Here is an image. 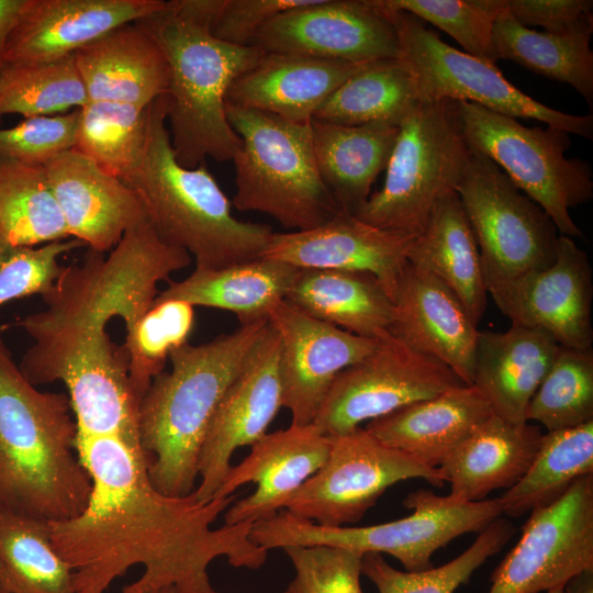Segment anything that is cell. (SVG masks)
<instances>
[{
	"label": "cell",
	"mask_w": 593,
	"mask_h": 593,
	"mask_svg": "<svg viewBox=\"0 0 593 593\" xmlns=\"http://www.w3.org/2000/svg\"><path fill=\"white\" fill-rule=\"evenodd\" d=\"M79 459L91 479L85 510L48 523L56 552L72 570L75 593H104L135 564L138 580L120 593H220L209 566L225 558L234 568L258 570L268 551L249 537L253 523L212 525L238 497L201 502L192 492L171 496L150 482L142 448L119 436L77 437Z\"/></svg>",
	"instance_id": "6da1fadb"
},
{
	"label": "cell",
	"mask_w": 593,
	"mask_h": 593,
	"mask_svg": "<svg viewBox=\"0 0 593 593\" xmlns=\"http://www.w3.org/2000/svg\"><path fill=\"white\" fill-rule=\"evenodd\" d=\"M104 254L89 249L81 262L64 266L42 296L46 307L15 323L34 340L19 368L35 387H67L77 437L114 435L138 446L139 400L128 356L111 342L107 325L121 317L131 332L158 295V283L188 267L191 256L165 243L148 217Z\"/></svg>",
	"instance_id": "7a4b0ae2"
},
{
	"label": "cell",
	"mask_w": 593,
	"mask_h": 593,
	"mask_svg": "<svg viewBox=\"0 0 593 593\" xmlns=\"http://www.w3.org/2000/svg\"><path fill=\"white\" fill-rule=\"evenodd\" d=\"M217 0L165 1L136 21L157 42L167 61V124L178 163L194 168L206 158L232 160L242 139L226 118L232 82L253 67L262 51L215 37L211 22Z\"/></svg>",
	"instance_id": "3957f363"
},
{
	"label": "cell",
	"mask_w": 593,
	"mask_h": 593,
	"mask_svg": "<svg viewBox=\"0 0 593 593\" xmlns=\"http://www.w3.org/2000/svg\"><path fill=\"white\" fill-rule=\"evenodd\" d=\"M67 394L40 391L0 336V508L64 522L87 506L91 479Z\"/></svg>",
	"instance_id": "277c9868"
},
{
	"label": "cell",
	"mask_w": 593,
	"mask_h": 593,
	"mask_svg": "<svg viewBox=\"0 0 593 593\" xmlns=\"http://www.w3.org/2000/svg\"><path fill=\"white\" fill-rule=\"evenodd\" d=\"M268 318L240 324L202 345L189 343L169 356L170 371L155 377L138 405V438L152 484L161 493L195 491L198 462L213 414Z\"/></svg>",
	"instance_id": "5b68a950"
},
{
	"label": "cell",
	"mask_w": 593,
	"mask_h": 593,
	"mask_svg": "<svg viewBox=\"0 0 593 593\" xmlns=\"http://www.w3.org/2000/svg\"><path fill=\"white\" fill-rule=\"evenodd\" d=\"M165 94L146 110L141 159L122 179L139 197L158 236L186 250L198 269H222L261 257L272 231L243 222L205 163L188 168L178 163L167 127Z\"/></svg>",
	"instance_id": "8992f818"
},
{
	"label": "cell",
	"mask_w": 593,
	"mask_h": 593,
	"mask_svg": "<svg viewBox=\"0 0 593 593\" xmlns=\"http://www.w3.org/2000/svg\"><path fill=\"white\" fill-rule=\"evenodd\" d=\"M226 118L242 139L233 157L238 211L270 215L283 227L304 231L340 212L316 165L311 123L226 102Z\"/></svg>",
	"instance_id": "52a82bcc"
},
{
	"label": "cell",
	"mask_w": 593,
	"mask_h": 593,
	"mask_svg": "<svg viewBox=\"0 0 593 593\" xmlns=\"http://www.w3.org/2000/svg\"><path fill=\"white\" fill-rule=\"evenodd\" d=\"M406 517L370 526L326 527L283 510L253 524L250 539L267 551L288 546H331L360 555L388 553L406 571L433 566L432 557L452 539L480 533L503 516L500 497L458 502L426 489L406 495Z\"/></svg>",
	"instance_id": "ba28073f"
},
{
	"label": "cell",
	"mask_w": 593,
	"mask_h": 593,
	"mask_svg": "<svg viewBox=\"0 0 593 593\" xmlns=\"http://www.w3.org/2000/svg\"><path fill=\"white\" fill-rule=\"evenodd\" d=\"M382 188L355 214L381 230L417 236L436 202L455 191L470 156L459 102H419L399 123Z\"/></svg>",
	"instance_id": "9c48e42d"
},
{
	"label": "cell",
	"mask_w": 593,
	"mask_h": 593,
	"mask_svg": "<svg viewBox=\"0 0 593 593\" xmlns=\"http://www.w3.org/2000/svg\"><path fill=\"white\" fill-rule=\"evenodd\" d=\"M458 102L471 150L490 158L546 212L560 235L581 236L569 209L592 199L593 175L588 161L564 156L571 146L570 134L549 125L528 127L475 103Z\"/></svg>",
	"instance_id": "30bf717a"
},
{
	"label": "cell",
	"mask_w": 593,
	"mask_h": 593,
	"mask_svg": "<svg viewBox=\"0 0 593 593\" xmlns=\"http://www.w3.org/2000/svg\"><path fill=\"white\" fill-rule=\"evenodd\" d=\"M377 4L398 36V58L412 74L419 102H471L515 119H533L569 134L593 138V115H573L530 98L505 79L495 64L445 43L416 16Z\"/></svg>",
	"instance_id": "8fae6325"
},
{
	"label": "cell",
	"mask_w": 593,
	"mask_h": 593,
	"mask_svg": "<svg viewBox=\"0 0 593 593\" xmlns=\"http://www.w3.org/2000/svg\"><path fill=\"white\" fill-rule=\"evenodd\" d=\"M455 191L477 239L488 292L555 261V224L490 158L472 150Z\"/></svg>",
	"instance_id": "7c38bea8"
},
{
	"label": "cell",
	"mask_w": 593,
	"mask_h": 593,
	"mask_svg": "<svg viewBox=\"0 0 593 593\" xmlns=\"http://www.w3.org/2000/svg\"><path fill=\"white\" fill-rule=\"evenodd\" d=\"M324 465L284 503L291 514L326 527L358 523L391 485L422 478L434 486L446 480L372 436L366 428L331 436Z\"/></svg>",
	"instance_id": "4fadbf2b"
},
{
	"label": "cell",
	"mask_w": 593,
	"mask_h": 593,
	"mask_svg": "<svg viewBox=\"0 0 593 593\" xmlns=\"http://www.w3.org/2000/svg\"><path fill=\"white\" fill-rule=\"evenodd\" d=\"M460 384L446 365L388 332L369 355L337 374L312 424L327 436L346 434Z\"/></svg>",
	"instance_id": "5bb4252c"
},
{
	"label": "cell",
	"mask_w": 593,
	"mask_h": 593,
	"mask_svg": "<svg viewBox=\"0 0 593 593\" xmlns=\"http://www.w3.org/2000/svg\"><path fill=\"white\" fill-rule=\"evenodd\" d=\"M593 569V473L533 510L522 536L491 574L489 593H540Z\"/></svg>",
	"instance_id": "9a60e30c"
},
{
	"label": "cell",
	"mask_w": 593,
	"mask_h": 593,
	"mask_svg": "<svg viewBox=\"0 0 593 593\" xmlns=\"http://www.w3.org/2000/svg\"><path fill=\"white\" fill-rule=\"evenodd\" d=\"M250 45L358 64L399 56L396 32L376 0H312L276 15Z\"/></svg>",
	"instance_id": "2e32d148"
},
{
	"label": "cell",
	"mask_w": 593,
	"mask_h": 593,
	"mask_svg": "<svg viewBox=\"0 0 593 593\" xmlns=\"http://www.w3.org/2000/svg\"><path fill=\"white\" fill-rule=\"evenodd\" d=\"M280 339L269 324L221 399L208 427L198 462L201 502L214 499L227 474L233 452L251 446L282 407Z\"/></svg>",
	"instance_id": "e0dca14e"
},
{
	"label": "cell",
	"mask_w": 593,
	"mask_h": 593,
	"mask_svg": "<svg viewBox=\"0 0 593 593\" xmlns=\"http://www.w3.org/2000/svg\"><path fill=\"white\" fill-rule=\"evenodd\" d=\"M267 318L280 339L282 407L291 412V424H311L337 374L369 355L378 338L320 321L286 300Z\"/></svg>",
	"instance_id": "ac0fdd59"
},
{
	"label": "cell",
	"mask_w": 593,
	"mask_h": 593,
	"mask_svg": "<svg viewBox=\"0 0 593 593\" xmlns=\"http://www.w3.org/2000/svg\"><path fill=\"white\" fill-rule=\"evenodd\" d=\"M490 293L512 323L538 327L564 348L592 349V268L571 237L559 235L546 269L503 283Z\"/></svg>",
	"instance_id": "d6986e66"
},
{
	"label": "cell",
	"mask_w": 593,
	"mask_h": 593,
	"mask_svg": "<svg viewBox=\"0 0 593 593\" xmlns=\"http://www.w3.org/2000/svg\"><path fill=\"white\" fill-rule=\"evenodd\" d=\"M414 237L378 228L340 212L313 228L272 233L261 257L296 269L369 272L393 302Z\"/></svg>",
	"instance_id": "ffe728a7"
},
{
	"label": "cell",
	"mask_w": 593,
	"mask_h": 593,
	"mask_svg": "<svg viewBox=\"0 0 593 593\" xmlns=\"http://www.w3.org/2000/svg\"><path fill=\"white\" fill-rule=\"evenodd\" d=\"M331 441V436L312 423L291 424L264 435L242 462L230 468L214 496H230L245 483L257 485L254 493L226 510L225 524H254L283 508L287 500L324 465Z\"/></svg>",
	"instance_id": "44dd1931"
},
{
	"label": "cell",
	"mask_w": 593,
	"mask_h": 593,
	"mask_svg": "<svg viewBox=\"0 0 593 593\" xmlns=\"http://www.w3.org/2000/svg\"><path fill=\"white\" fill-rule=\"evenodd\" d=\"M163 0H26L7 47L5 65L56 61L112 30L163 8Z\"/></svg>",
	"instance_id": "7402d4cb"
},
{
	"label": "cell",
	"mask_w": 593,
	"mask_h": 593,
	"mask_svg": "<svg viewBox=\"0 0 593 593\" xmlns=\"http://www.w3.org/2000/svg\"><path fill=\"white\" fill-rule=\"evenodd\" d=\"M43 167L69 236L91 250H111L147 217L132 188L75 148Z\"/></svg>",
	"instance_id": "603a6c76"
},
{
	"label": "cell",
	"mask_w": 593,
	"mask_h": 593,
	"mask_svg": "<svg viewBox=\"0 0 593 593\" xmlns=\"http://www.w3.org/2000/svg\"><path fill=\"white\" fill-rule=\"evenodd\" d=\"M389 333L439 360L465 384L472 385L477 325L443 281L409 261L393 298Z\"/></svg>",
	"instance_id": "cb8c5ba5"
},
{
	"label": "cell",
	"mask_w": 593,
	"mask_h": 593,
	"mask_svg": "<svg viewBox=\"0 0 593 593\" xmlns=\"http://www.w3.org/2000/svg\"><path fill=\"white\" fill-rule=\"evenodd\" d=\"M368 64L264 52L232 82L226 102L294 123H311L326 99Z\"/></svg>",
	"instance_id": "d4e9b609"
},
{
	"label": "cell",
	"mask_w": 593,
	"mask_h": 593,
	"mask_svg": "<svg viewBox=\"0 0 593 593\" xmlns=\"http://www.w3.org/2000/svg\"><path fill=\"white\" fill-rule=\"evenodd\" d=\"M493 415L474 385L460 384L372 419L366 429L421 465L438 468Z\"/></svg>",
	"instance_id": "484cf974"
},
{
	"label": "cell",
	"mask_w": 593,
	"mask_h": 593,
	"mask_svg": "<svg viewBox=\"0 0 593 593\" xmlns=\"http://www.w3.org/2000/svg\"><path fill=\"white\" fill-rule=\"evenodd\" d=\"M72 57L88 101L146 109L167 93L169 71L164 53L136 22L112 30Z\"/></svg>",
	"instance_id": "4316f807"
},
{
	"label": "cell",
	"mask_w": 593,
	"mask_h": 593,
	"mask_svg": "<svg viewBox=\"0 0 593 593\" xmlns=\"http://www.w3.org/2000/svg\"><path fill=\"white\" fill-rule=\"evenodd\" d=\"M561 346L538 327L512 323L502 333L479 332L473 382L495 415L527 423V405Z\"/></svg>",
	"instance_id": "83f0119b"
},
{
	"label": "cell",
	"mask_w": 593,
	"mask_h": 593,
	"mask_svg": "<svg viewBox=\"0 0 593 593\" xmlns=\"http://www.w3.org/2000/svg\"><path fill=\"white\" fill-rule=\"evenodd\" d=\"M542 433L527 423L493 415L438 467L450 483L451 499L477 502L497 489H511L532 465Z\"/></svg>",
	"instance_id": "f1b7e54d"
},
{
	"label": "cell",
	"mask_w": 593,
	"mask_h": 593,
	"mask_svg": "<svg viewBox=\"0 0 593 593\" xmlns=\"http://www.w3.org/2000/svg\"><path fill=\"white\" fill-rule=\"evenodd\" d=\"M399 130L392 121L356 126L311 121L318 172L343 212L355 215L367 202L388 166Z\"/></svg>",
	"instance_id": "f546056e"
},
{
	"label": "cell",
	"mask_w": 593,
	"mask_h": 593,
	"mask_svg": "<svg viewBox=\"0 0 593 593\" xmlns=\"http://www.w3.org/2000/svg\"><path fill=\"white\" fill-rule=\"evenodd\" d=\"M407 261L443 281L478 325L488 291L477 239L456 191L436 202L424 230L412 242Z\"/></svg>",
	"instance_id": "4dcf8cb0"
},
{
	"label": "cell",
	"mask_w": 593,
	"mask_h": 593,
	"mask_svg": "<svg viewBox=\"0 0 593 593\" xmlns=\"http://www.w3.org/2000/svg\"><path fill=\"white\" fill-rule=\"evenodd\" d=\"M284 300L362 337L380 338L392 322V300L379 280L365 271L298 269Z\"/></svg>",
	"instance_id": "1f68e13d"
},
{
	"label": "cell",
	"mask_w": 593,
	"mask_h": 593,
	"mask_svg": "<svg viewBox=\"0 0 593 593\" xmlns=\"http://www.w3.org/2000/svg\"><path fill=\"white\" fill-rule=\"evenodd\" d=\"M298 269L259 257L222 269H198L181 281H169L156 300H181L193 306L226 310L240 324L267 318L284 300Z\"/></svg>",
	"instance_id": "d6a6232c"
},
{
	"label": "cell",
	"mask_w": 593,
	"mask_h": 593,
	"mask_svg": "<svg viewBox=\"0 0 593 593\" xmlns=\"http://www.w3.org/2000/svg\"><path fill=\"white\" fill-rule=\"evenodd\" d=\"M592 33L593 16L569 32L550 33L526 27L503 10L493 26L494 57L571 86L592 107Z\"/></svg>",
	"instance_id": "836d02e7"
},
{
	"label": "cell",
	"mask_w": 593,
	"mask_h": 593,
	"mask_svg": "<svg viewBox=\"0 0 593 593\" xmlns=\"http://www.w3.org/2000/svg\"><path fill=\"white\" fill-rule=\"evenodd\" d=\"M593 473V421L542 434L526 473L502 496L503 515L518 517L559 500L580 478Z\"/></svg>",
	"instance_id": "e575fe53"
},
{
	"label": "cell",
	"mask_w": 593,
	"mask_h": 593,
	"mask_svg": "<svg viewBox=\"0 0 593 593\" xmlns=\"http://www.w3.org/2000/svg\"><path fill=\"white\" fill-rule=\"evenodd\" d=\"M412 74L399 58L369 63L337 88L313 120L356 126L400 121L418 104Z\"/></svg>",
	"instance_id": "d590c367"
},
{
	"label": "cell",
	"mask_w": 593,
	"mask_h": 593,
	"mask_svg": "<svg viewBox=\"0 0 593 593\" xmlns=\"http://www.w3.org/2000/svg\"><path fill=\"white\" fill-rule=\"evenodd\" d=\"M69 237L44 167L0 157V239L37 246Z\"/></svg>",
	"instance_id": "8d00e7d4"
},
{
	"label": "cell",
	"mask_w": 593,
	"mask_h": 593,
	"mask_svg": "<svg viewBox=\"0 0 593 593\" xmlns=\"http://www.w3.org/2000/svg\"><path fill=\"white\" fill-rule=\"evenodd\" d=\"M0 564L9 593H75L72 570L54 549L47 522L0 508Z\"/></svg>",
	"instance_id": "74e56055"
},
{
	"label": "cell",
	"mask_w": 593,
	"mask_h": 593,
	"mask_svg": "<svg viewBox=\"0 0 593 593\" xmlns=\"http://www.w3.org/2000/svg\"><path fill=\"white\" fill-rule=\"evenodd\" d=\"M515 533L514 525L499 517L480 532L473 544L451 561L423 571H400L381 553L362 556L361 573L379 593H455L492 556L496 555Z\"/></svg>",
	"instance_id": "f35d334b"
},
{
	"label": "cell",
	"mask_w": 593,
	"mask_h": 593,
	"mask_svg": "<svg viewBox=\"0 0 593 593\" xmlns=\"http://www.w3.org/2000/svg\"><path fill=\"white\" fill-rule=\"evenodd\" d=\"M87 101L72 56L43 64L4 65L0 69V124L8 114L24 119L63 114Z\"/></svg>",
	"instance_id": "ab89813d"
},
{
	"label": "cell",
	"mask_w": 593,
	"mask_h": 593,
	"mask_svg": "<svg viewBox=\"0 0 593 593\" xmlns=\"http://www.w3.org/2000/svg\"><path fill=\"white\" fill-rule=\"evenodd\" d=\"M146 109L87 101L79 108L75 149L124 179L137 166L145 141Z\"/></svg>",
	"instance_id": "60d3db41"
},
{
	"label": "cell",
	"mask_w": 593,
	"mask_h": 593,
	"mask_svg": "<svg viewBox=\"0 0 593 593\" xmlns=\"http://www.w3.org/2000/svg\"><path fill=\"white\" fill-rule=\"evenodd\" d=\"M547 432L593 421V351L561 347L525 414Z\"/></svg>",
	"instance_id": "b9f144b4"
},
{
	"label": "cell",
	"mask_w": 593,
	"mask_h": 593,
	"mask_svg": "<svg viewBox=\"0 0 593 593\" xmlns=\"http://www.w3.org/2000/svg\"><path fill=\"white\" fill-rule=\"evenodd\" d=\"M193 325V305L181 300L155 299L126 333L123 347L128 356L131 384L139 401L153 379L164 371L170 354L188 343Z\"/></svg>",
	"instance_id": "7bdbcfd3"
},
{
	"label": "cell",
	"mask_w": 593,
	"mask_h": 593,
	"mask_svg": "<svg viewBox=\"0 0 593 593\" xmlns=\"http://www.w3.org/2000/svg\"><path fill=\"white\" fill-rule=\"evenodd\" d=\"M378 3L432 23L456 40L466 53L495 64L493 26L504 10L502 0H378Z\"/></svg>",
	"instance_id": "ee69618b"
},
{
	"label": "cell",
	"mask_w": 593,
	"mask_h": 593,
	"mask_svg": "<svg viewBox=\"0 0 593 593\" xmlns=\"http://www.w3.org/2000/svg\"><path fill=\"white\" fill-rule=\"evenodd\" d=\"M82 246L75 238L41 246H19L0 239V305L33 294H46L64 267L59 258Z\"/></svg>",
	"instance_id": "f6af8a7d"
},
{
	"label": "cell",
	"mask_w": 593,
	"mask_h": 593,
	"mask_svg": "<svg viewBox=\"0 0 593 593\" xmlns=\"http://www.w3.org/2000/svg\"><path fill=\"white\" fill-rule=\"evenodd\" d=\"M282 550L294 568V579L288 585L292 593H363L362 555L331 546H288Z\"/></svg>",
	"instance_id": "bcb514c9"
},
{
	"label": "cell",
	"mask_w": 593,
	"mask_h": 593,
	"mask_svg": "<svg viewBox=\"0 0 593 593\" xmlns=\"http://www.w3.org/2000/svg\"><path fill=\"white\" fill-rule=\"evenodd\" d=\"M79 109L63 114L23 119L0 127V157L31 165H45L75 147Z\"/></svg>",
	"instance_id": "7dc6e473"
},
{
	"label": "cell",
	"mask_w": 593,
	"mask_h": 593,
	"mask_svg": "<svg viewBox=\"0 0 593 593\" xmlns=\"http://www.w3.org/2000/svg\"><path fill=\"white\" fill-rule=\"evenodd\" d=\"M312 0H219L211 32L234 45H250L258 31L279 13Z\"/></svg>",
	"instance_id": "c3c4849f"
},
{
	"label": "cell",
	"mask_w": 593,
	"mask_h": 593,
	"mask_svg": "<svg viewBox=\"0 0 593 593\" xmlns=\"http://www.w3.org/2000/svg\"><path fill=\"white\" fill-rule=\"evenodd\" d=\"M503 9L519 24L566 33L593 16L592 0H502Z\"/></svg>",
	"instance_id": "681fc988"
},
{
	"label": "cell",
	"mask_w": 593,
	"mask_h": 593,
	"mask_svg": "<svg viewBox=\"0 0 593 593\" xmlns=\"http://www.w3.org/2000/svg\"><path fill=\"white\" fill-rule=\"evenodd\" d=\"M25 3L26 0H0V69L5 65L4 55L9 36Z\"/></svg>",
	"instance_id": "f907efd6"
},
{
	"label": "cell",
	"mask_w": 593,
	"mask_h": 593,
	"mask_svg": "<svg viewBox=\"0 0 593 593\" xmlns=\"http://www.w3.org/2000/svg\"><path fill=\"white\" fill-rule=\"evenodd\" d=\"M563 593H593V569H586L572 577L564 585Z\"/></svg>",
	"instance_id": "816d5d0a"
},
{
	"label": "cell",
	"mask_w": 593,
	"mask_h": 593,
	"mask_svg": "<svg viewBox=\"0 0 593 593\" xmlns=\"http://www.w3.org/2000/svg\"><path fill=\"white\" fill-rule=\"evenodd\" d=\"M0 593H9L4 571L0 564Z\"/></svg>",
	"instance_id": "f5cc1de1"
},
{
	"label": "cell",
	"mask_w": 593,
	"mask_h": 593,
	"mask_svg": "<svg viewBox=\"0 0 593 593\" xmlns=\"http://www.w3.org/2000/svg\"><path fill=\"white\" fill-rule=\"evenodd\" d=\"M157 593H178V591L176 590L175 586H167V588L161 589Z\"/></svg>",
	"instance_id": "db71d44e"
},
{
	"label": "cell",
	"mask_w": 593,
	"mask_h": 593,
	"mask_svg": "<svg viewBox=\"0 0 593 593\" xmlns=\"http://www.w3.org/2000/svg\"><path fill=\"white\" fill-rule=\"evenodd\" d=\"M546 593H563V586H558L556 589H552Z\"/></svg>",
	"instance_id": "11a10c76"
},
{
	"label": "cell",
	"mask_w": 593,
	"mask_h": 593,
	"mask_svg": "<svg viewBox=\"0 0 593 593\" xmlns=\"http://www.w3.org/2000/svg\"><path fill=\"white\" fill-rule=\"evenodd\" d=\"M283 593H292V592H291V590L289 588H287Z\"/></svg>",
	"instance_id": "9f6ffc18"
}]
</instances>
